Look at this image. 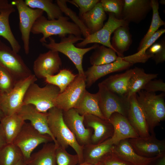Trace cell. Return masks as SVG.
Masks as SVG:
<instances>
[{
    "mask_svg": "<svg viewBox=\"0 0 165 165\" xmlns=\"http://www.w3.org/2000/svg\"><path fill=\"white\" fill-rule=\"evenodd\" d=\"M47 122L50 130L58 145L66 149L69 146L76 152L79 163H83V146L78 142L73 134L65 123L63 111L55 107L47 112Z\"/></svg>",
    "mask_w": 165,
    "mask_h": 165,
    "instance_id": "1",
    "label": "cell"
},
{
    "mask_svg": "<svg viewBox=\"0 0 165 165\" xmlns=\"http://www.w3.org/2000/svg\"><path fill=\"white\" fill-rule=\"evenodd\" d=\"M69 19L68 16H62L58 19L49 20L42 15L36 20L31 32L42 35L39 40L42 44L46 42V39L52 35H58L61 38L70 34L81 36L82 33L79 28L73 22L69 21Z\"/></svg>",
    "mask_w": 165,
    "mask_h": 165,
    "instance_id": "2",
    "label": "cell"
},
{
    "mask_svg": "<svg viewBox=\"0 0 165 165\" xmlns=\"http://www.w3.org/2000/svg\"><path fill=\"white\" fill-rule=\"evenodd\" d=\"M48 43H42L46 48L53 51L60 52L68 57L73 63L77 69L78 74L85 76L83 68L82 61L84 55L92 50H94L99 45L95 43L92 46L86 48L77 47L74 44L80 40H83L81 36H77L72 34L61 38L59 42L50 37Z\"/></svg>",
    "mask_w": 165,
    "mask_h": 165,
    "instance_id": "3",
    "label": "cell"
},
{
    "mask_svg": "<svg viewBox=\"0 0 165 165\" xmlns=\"http://www.w3.org/2000/svg\"><path fill=\"white\" fill-rule=\"evenodd\" d=\"M165 94H156L141 90L136 94V98L145 116L151 134L155 128L165 118Z\"/></svg>",
    "mask_w": 165,
    "mask_h": 165,
    "instance_id": "4",
    "label": "cell"
},
{
    "mask_svg": "<svg viewBox=\"0 0 165 165\" xmlns=\"http://www.w3.org/2000/svg\"><path fill=\"white\" fill-rule=\"evenodd\" d=\"M60 93L59 88L52 84H47L40 87L35 82L31 84L25 94L23 105H31L41 112L46 113L55 107V101Z\"/></svg>",
    "mask_w": 165,
    "mask_h": 165,
    "instance_id": "5",
    "label": "cell"
},
{
    "mask_svg": "<svg viewBox=\"0 0 165 165\" xmlns=\"http://www.w3.org/2000/svg\"><path fill=\"white\" fill-rule=\"evenodd\" d=\"M98 86V90L96 93L98 105L105 119L108 121L115 112L127 118L130 105L129 98L110 91L101 82Z\"/></svg>",
    "mask_w": 165,
    "mask_h": 165,
    "instance_id": "6",
    "label": "cell"
},
{
    "mask_svg": "<svg viewBox=\"0 0 165 165\" xmlns=\"http://www.w3.org/2000/svg\"><path fill=\"white\" fill-rule=\"evenodd\" d=\"M37 80V78L32 74L17 82L9 93L0 94V109L4 116L17 112L23 105L24 98L28 88Z\"/></svg>",
    "mask_w": 165,
    "mask_h": 165,
    "instance_id": "7",
    "label": "cell"
},
{
    "mask_svg": "<svg viewBox=\"0 0 165 165\" xmlns=\"http://www.w3.org/2000/svg\"><path fill=\"white\" fill-rule=\"evenodd\" d=\"M51 141H53L50 136L40 133L30 123L25 122L13 143L20 149L24 159L27 161L39 145Z\"/></svg>",
    "mask_w": 165,
    "mask_h": 165,
    "instance_id": "8",
    "label": "cell"
},
{
    "mask_svg": "<svg viewBox=\"0 0 165 165\" xmlns=\"http://www.w3.org/2000/svg\"><path fill=\"white\" fill-rule=\"evenodd\" d=\"M0 67L17 82L32 74L21 57L0 39Z\"/></svg>",
    "mask_w": 165,
    "mask_h": 165,
    "instance_id": "9",
    "label": "cell"
},
{
    "mask_svg": "<svg viewBox=\"0 0 165 165\" xmlns=\"http://www.w3.org/2000/svg\"><path fill=\"white\" fill-rule=\"evenodd\" d=\"M11 4L16 6L18 13L21 39L25 53L28 54L29 52L30 36L32 28L36 20L43 15L44 12L39 9L29 7L23 0H13Z\"/></svg>",
    "mask_w": 165,
    "mask_h": 165,
    "instance_id": "10",
    "label": "cell"
},
{
    "mask_svg": "<svg viewBox=\"0 0 165 165\" xmlns=\"http://www.w3.org/2000/svg\"><path fill=\"white\" fill-rule=\"evenodd\" d=\"M85 76L78 74L64 91L60 93L55 101V107L63 111L74 108L86 90Z\"/></svg>",
    "mask_w": 165,
    "mask_h": 165,
    "instance_id": "11",
    "label": "cell"
},
{
    "mask_svg": "<svg viewBox=\"0 0 165 165\" xmlns=\"http://www.w3.org/2000/svg\"><path fill=\"white\" fill-rule=\"evenodd\" d=\"M108 13V20L102 28L95 33L90 34L81 42L77 43L76 45L77 47L82 48L88 44L94 43L101 44L115 51L110 42L112 34L118 27L129 24L123 20L117 19L113 13Z\"/></svg>",
    "mask_w": 165,
    "mask_h": 165,
    "instance_id": "12",
    "label": "cell"
},
{
    "mask_svg": "<svg viewBox=\"0 0 165 165\" xmlns=\"http://www.w3.org/2000/svg\"><path fill=\"white\" fill-rule=\"evenodd\" d=\"M64 120L73 134L78 143L83 146L91 143L93 130L86 128L84 124V116L80 115L74 108L63 111Z\"/></svg>",
    "mask_w": 165,
    "mask_h": 165,
    "instance_id": "13",
    "label": "cell"
},
{
    "mask_svg": "<svg viewBox=\"0 0 165 165\" xmlns=\"http://www.w3.org/2000/svg\"><path fill=\"white\" fill-rule=\"evenodd\" d=\"M128 140L135 152L146 158H152L165 152V140L156 138L155 134L149 136L130 138Z\"/></svg>",
    "mask_w": 165,
    "mask_h": 165,
    "instance_id": "14",
    "label": "cell"
},
{
    "mask_svg": "<svg viewBox=\"0 0 165 165\" xmlns=\"http://www.w3.org/2000/svg\"><path fill=\"white\" fill-rule=\"evenodd\" d=\"M62 65L59 52L49 50L40 53L34 62L33 70L37 78L45 79L58 72Z\"/></svg>",
    "mask_w": 165,
    "mask_h": 165,
    "instance_id": "15",
    "label": "cell"
},
{
    "mask_svg": "<svg viewBox=\"0 0 165 165\" xmlns=\"http://www.w3.org/2000/svg\"><path fill=\"white\" fill-rule=\"evenodd\" d=\"M133 64L118 57L114 62L99 65H92L84 72L86 87L89 88L99 79L109 74L127 69Z\"/></svg>",
    "mask_w": 165,
    "mask_h": 165,
    "instance_id": "16",
    "label": "cell"
},
{
    "mask_svg": "<svg viewBox=\"0 0 165 165\" xmlns=\"http://www.w3.org/2000/svg\"><path fill=\"white\" fill-rule=\"evenodd\" d=\"M17 113L24 121L29 120L31 125L39 132L50 136L56 146H58L49 128L47 113L39 112L31 105H23Z\"/></svg>",
    "mask_w": 165,
    "mask_h": 165,
    "instance_id": "17",
    "label": "cell"
},
{
    "mask_svg": "<svg viewBox=\"0 0 165 165\" xmlns=\"http://www.w3.org/2000/svg\"><path fill=\"white\" fill-rule=\"evenodd\" d=\"M84 124L87 128L93 129L91 143L97 144L111 138L114 129L108 121L93 115L84 116Z\"/></svg>",
    "mask_w": 165,
    "mask_h": 165,
    "instance_id": "18",
    "label": "cell"
},
{
    "mask_svg": "<svg viewBox=\"0 0 165 165\" xmlns=\"http://www.w3.org/2000/svg\"><path fill=\"white\" fill-rule=\"evenodd\" d=\"M108 121L114 129L112 137L106 140L108 143L114 145L122 140L139 137L127 118L121 114L114 113Z\"/></svg>",
    "mask_w": 165,
    "mask_h": 165,
    "instance_id": "19",
    "label": "cell"
},
{
    "mask_svg": "<svg viewBox=\"0 0 165 165\" xmlns=\"http://www.w3.org/2000/svg\"><path fill=\"white\" fill-rule=\"evenodd\" d=\"M152 9L151 0H124L121 19L138 24Z\"/></svg>",
    "mask_w": 165,
    "mask_h": 165,
    "instance_id": "20",
    "label": "cell"
},
{
    "mask_svg": "<svg viewBox=\"0 0 165 165\" xmlns=\"http://www.w3.org/2000/svg\"><path fill=\"white\" fill-rule=\"evenodd\" d=\"M130 107L127 118L139 136L142 138L149 136L148 124L144 113L138 102L136 94L129 98Z\"/></svg>",
    "mask_w": 165,
    "mask_h": 165,
    "instance_id": "21",
    "label": "cell"
},
{
    "mask_svg": "<svg viewBox=\"0 0 165 165\" xmlns=\"http://www.w3.org/2000/svg\"><path fill=\"white\" fill-rule=\"evenodd\" d=\"M112 151L119 157L133 165H149L159 155L152 158L139 155L134 151L128 139L121 140L113 145Z\"/></svg>",
    "mask_w": 165,
    "mask_h": 165,
    "instance_id": "22",
    "label": "cell"
},
{
    "mask_svg": "<svg viewBox=\"0 0 165 165\" xmlns=\"http://www.w3.org/2000/svg\"><path fill=\"white\" fill-rule=\"evenodd\" d=\"M113 145L106 141L97 144L91 143L83 146V163L92 164H100L112 151Z\"/></svg>",
    "mask_w": 165,
    "mask_h": 165,
    "instance_id": "23",
    "label": "cell"
},
{
    "mask_svg": "<svg viewBox=\"0 0 165 165\" xmlns=\"http://www.w3.org/2000/svg\"><path fill=\"white\" fill-rule=\"evenodd\" d=\"M79 17L91 34L98 31L102 28L104 25V21L106 18V15L100 1L92 9Z\"/></svg>",
    "mask_w": 165,
    "mask_h": 165,
    "instance_id": "24",
    "label": "cell"
},
{
    "mask_svg": "<svg viewBox=\"0 0 165 165\" xmlns=\"http://www.w3.org/2000/svg\"><path fill=\"white\" fill-rule=\"evenodd\" d=\"M133 68L125 72L111 75L101 83L110 91L119 95L127 96L130 80Z\"/></svg>",
    "mask_w": 165,
    "mask_h": 165,
    "instance_id": "25",
    "label": "cell"
},
{
    "mask_svg": "<svg viewBox=\"0 0 165 165\" xmlns=\"http://www.w3.org/2000/svg\"><path fill=\"white\" fill-rule=\"evenodd\" d=\"M129 25L127 24L119 26L113 32L111 44L118 57H123L124 53L129 49L132 43Z\"/></svg>",
    "mask_w": 165,
    "mask_h": 165,
    "instance_id": "26",
    "label": "cell"
},
{
    "mask_svg": "<svg viewBox=\"0 0 165 165\" xmlns=\"http://www.w3.org/2000/svg\"><path fill=\"white\" fill-rule=\"evenodd\" d=\"M25 122L17 113L5 116L0 120L7 144L13 143Z\"/></svg>",
    "mask_w": 165,
    "mask_h": 165,
    "instance_id": "27",
    "label": "cell"
},
{
    "mask_svg": "<svg viewBox=\"0 0 165 165\" xmlns=\"http://www.w3.org/2000/svg\"><path fill=\"white\" fill-rule=\"evenodd\" d=\"M57 146L53 143L44 144L42 148L32 154L26 161L27 165H57L56 151Z\"/></svg>",
    "mask_w": 165,
    "mask_h": 165,
    "instance_id": "28",
    "label": "cell"
},
{
    "mask_svg": "<svg viewBox=\"0 0 165 165\" xmlns=\"http://www.w3.org/2000/svg\"><path fill=\"white\" fill-rule=\"evenodd\" d=\"M15 11L12 5L0 12V36L6 39L12 50L18 53L21 47L12 31L9 22L10 15Z\"/></svg>",
    "mask_w": 165,
    "mask_h": 165,
    "instance_id": "29",
    "label": "cell"
},
{
    "mask_svg": "<svg viewBox=\"0 0 165 165\" xmlns=\"http://www.w3.org/2000/svg\"><path fill=\"white\" fill-rule=\"evenodd\" d=\"M74 108L81 115H93L105 119L99 107L97 93L92 94L86 90Z\"/></svg>",
    "mask_w": 165,
    "mask_h": 165,
    "instance_id": "30",
    "label": "cell"
},
{
    "mask_svg": "<svg viewBox=\"0 0 165 165\" xmlns=\"http://www.w3.org/2000/svg\"><path fill=\"white\" fill-rule=\"evenodd\" d=\"M130 80L127 96L128 98L142 90L146 84L158 77V74L146 73L142 68L135 67Z\"/></svg>",
    "mask_w": 165,
    "mask_h": 165,
    "instance_id": "31",
    "label": "cell"
},
{
    "mask_svg": "<svg viewBox=\"0 0 165 165\" xmlns=\"http://www.w3.org/2000/svg\"><path fill=\"white\" fill-rule=\"evenodd\" d=\"M165 32V29L158 30L137 52L131 55L122 57V59L132 64L137 63H145L149 58H152L154 55L147 54L146 53V51Z\"/></svg>",
    "mask_w": 165,
    "mask_h": 165,
    "instance_id": "32",
    "label": "cell"
},
{
    "mask_svg": "<svg viewBox=\"0 0 165 165\" xmlns=\"http://www.w3.org/2000/svg\"><path fill=\"white\" fill-rule=\"evenodd\" d=\"M26 4L32 9H37L45 12L48 19H57L63 16V13L57 4L50 0H25Z\"/></svg>",
    "mask_w": 165,
    "mask_h": 165,
    "instance_id": "33",
    "label": "cell"
},
{
    "mask_svg": "<svg viewBox=\"0 0 165 165\" xmlns=\"http://www.w3.org/2000/svg\"><path fill=\"white\" fill-rule=\"evenodd\" d=\"M94 50L90 57L92 65L109 64L116 61L118 57L113 50L103 45H99Z\"/></svg>",
    "mask_w": 165,
    "mask_h": 165,
    "instance_id": "34",
    "label": "cell"
},
{
    "mask_svg": "<svg viewBox=\"0 0 165 165\" xmlns=\"http://www.w3.org/2000/svg\"><path fill=\"white\" fill-rule=\"evenodd\" d=\"M77 75L74 74L69 70L64 69L60 70L56 75L46 76L45 79L47 84L57 86L60 93H61L74 80Z\"/></svg>",
    "mask_w": 165,
    "mask_h": 165,
    "instance_id": "35",
    "label": "cell"
},
{
    "mask_svg": "<svg viewBox=\"0 0 165 165\" xmlns=\"http://www.w3.org/2000/svg\"><path fill=\"white\" fill-rule=\"evenodd\" d=\"M152 10V17L149 28L146 34L141 41L138 49L139 50L145 44L150 38L158 30L161 26L164 25L165 23L162 20L159 12V3L157 0H151Z\"/></svg>",
    "mask_w": 165,
    "mask_h": 165,
    "instance_id": "36",
    "label": "cell"
},
{
    "mask_svg": "<svg viewBox=\"0 0 165 165\" xmlns=\"http://www.w3.org/2000/svg\"><path fill=\"white\" fill-rule=\"evenodd\" d=\"M23 158L20 150L13 143L7 144L0 149V165H15Z\"/></svg>",
    "mask_w": 165,
    "mask_h": 165,
    "instance_id": "37",
    "label": "cell"
},
{
    "mask_svg": "<svg viewBox=\"0 0 165 165\" xmlns=\"http://www.w3.org/2000/svg\"><path fill=\"white\" fill-rule=\"evenodd\" d=\"M56 2L63 13L71 19L73 22L78 26L84 38L88 36L90 34L83 22L74 12L67 6L66 2L68 0H57Z\"/></svg>",
    "mask_w": 165,
    "mask_h": 165,
    "instance_id": "38",
    "label": "cell"
},
{
    "mask_svg": "<svg viewBox=\"0 0 165 165\" xmlns=\"http://www.w3.org/2000/svg\"><path fill=\"white\" fill-rule=\"evenodd\" d=\"M56 156L57 165H76L79 163L77 154H70L66 149L59 145L57 147Z\"/></svg>",
    "mask_w": 165,
    "mask_h": 165,
    "instance_id": "39",
    "label": "cell"
},
{
    "mask_svg": "<svg viewBox=\"0 0 165 165\" xmlns=\"http://www.w3.org/2000/svg\"><path fill=\"white\" fill-rule=\"evenodd\" d=\"M100 2L105 12L113 13L117 19L122 20L124 0H101Z\"/></svg>",
    "mask_w": 165,
    "mask_h": 165,
    "instance_id": "40",
    "label": "cell"
},
{
    "mask_svg": "<svg viewBox=\"0 0 165 165\" xmlns=\"http://www.w3.org/2000/svg\"><path fill=\"white\" fill-rule=\"evenodd\" d=\"M17 82L7 71L0 67V94L10 92Z\"/></svg>",
    "mask_w": 165,
    "mask_h": 165,
    "instance_id": "41",
    "label": "cell"
},
{
    "mask_svg": "<svg viewBox=\"0 0 165 165\" xmlns=\"http://www.w3.org/2000/svg\"><path fill=\"white\" fill-rule=\"evenodd\" d=\"M100 0H72L68 2L78 8L79 17L92 9Z\"/></svg>",
    "mask_w": 165,
    "mask_h": 165,
    "instance_id": "42",
    "label": "cell"
},
{
    "mask_svg": "<svg viewBox=\"0 0 165 165\" xmlns=\"http://www.w3.org/2000/svg\"><path fill=\"white\" fill-rule=\"evenodd\" d=\"M143 90L148 92L155 93L157 91L165 92V83L163 80H152L148 82Z\"/></svg>",
    "mask_w": 165,
    "mask_h": 165,
    "instance_id": "43",
    "label": "cell"
},
{
    "mask_svg": "<svg viewBox=\"0 0 165 165\" xmlns=\"http://www.w3.org/2000/svg\"><path fill=\"white\" fill-rule=\"evenodd\" d=\"M100 164L102 165H133L119 157L112 151L102 161Z\"/></svg>",
    "mask_w": 165,
    "mask_h": 165,
    "instance_id": "44",
    "label": "cell"
},
{
    "mask_svg": "<svg viewBox=\"0 0 165 165\" xmlns=\"http://www.w3.org/2000/svg\"><path fill=\"white\" fill-rule=\"evenodd\" d=\"M161 47L160 50L152 57L156 64L162 63L165 61V40L164 38L160 41Z\"/></svg>",
    "mask_w": 165,
    "mask_h": 165,
    "instance_id": "45",
    "label": "cell"
},
{
    "mask_svg": "<svg viewBox=\"0 0 165 165\" xmlns=\"http://www.w3.org/2000/svg\"><path fill=\"white\" fill-rule=\"evenodd\" d=\"M161 44L160 41L152 45L146 51V53L148 55H154L161 49Z\"/></svg>",
    "mask_w": 165,
    "mask_h": 165,
    "instance_id": "46",
    "label": "cell"
},
{
    "mask_svg": "<svg viewBox=\"0 0 165 165\" xmlns=\"http://www.w3.org/2000/svg\"><path fill=\"white\" fill-rule=\"evenodd\" d=\"M149 165H165V152L159 155Z\"/></svg>",
    "mask_w": 165,
    "mask_h": 165,
    "instance_id": "47",
    "label": "cell"
},
{
    "mask_svg": "<svg viewBox=\"0 0 165 165\" xmlns=\"http://www.w3.org/2000/svg\"><path fill=\"white\" fill-rule=\"evenodd\" d=\"M6 144L5 137L0 123V149Z\"/></svg>",
    "mask_w": 165,
    "mask_h": 165,
    "instance_id": "48",
    "label": "cell"
},
{
    "mask_svg": "<svg viewBox=\"0 0 165 165\" xmlns=\"http://www.w3.org/2000/svg\"><path fill=\"white\" fill-rule=\"evenodd\" d=\"M12 5L7 0H0V12Z\"/></svg>",
    "mask_w": 165,
    "mask_h": 165,
    "instance_id": "49",
    "label": "cell"
},
{
    "mask_svg": "<svg viewBox=\"0 0 165 165\" xmlns=\"http://www.w3.org/2000/svg\"><path fill=\"white\" fill-rule=\"evenodd\" d=\"M15 165H27L23 158L20 159Z\"/></svg>",
    "mask_w": 165,
    "mask_h": 165,
    "instance_id": "50",
    "label": "cell"
},
{
    "mask_svg": "<svg viewBox=\"0 0 165 165\" xmlns=\"http://www.w3.org/2000/svg\"><path fill=\"white\" fill-rule=\"evenodd\" d=\"M76 165H101V164H90V163H86L83 162L81 163L78 164Z\"/></svg>",
    "mask_w": 165,
    "mask_h": 165,
    "instance_id": "51",
    "label": "cell"
},
{
    "mask_svg": "<svg viewBox=\"0 0 165 165\" xmlns=\"http://www.w3.org/2000/svg\"><path fill=\"white\" fill-rule=\"evenodd\" d=\"M3 113L0 109V120L4 116Z\"/></svg>",
    "mask_w": 165,
    "mask_h": 165,
    "instance_id": "52",
    "label": "cell"
},
{
    "mask_svg": "<svg viewBox=\"0 0 165 165\" xmlns=\"http://www.w3.org/2000/svg\"><path fill=\"white\" fill-rule=\"evenodd\" d=\"M160 3L162 5L165 4V0H161L160 1Z\"/></svg>",
    "mask_w": 165,
    "mask_h": 165,
    "instance_id": "53",
    "label": "cell"
}]
</instances>
